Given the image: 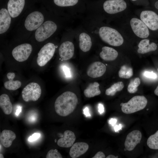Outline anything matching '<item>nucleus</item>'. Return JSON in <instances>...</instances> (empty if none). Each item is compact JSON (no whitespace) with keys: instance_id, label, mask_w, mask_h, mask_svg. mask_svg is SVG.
Returning a JSON list of instances; mask_svg holds the SVG:
<instances>
[{"instance_id":"obj_1","label":"nucleus","mask_w":158,"mask_h":158,"mask_svg":"<svg viewBox=\"0 0 158 158\" xmlns=\"http://www.w3.org/2000/svg\"><path fill=\"white\" fill-rule=\"evenodd\" d=\"M81 25L92 36L109 46L119 47L130 41L116 27L92 17L87 15Z\"/></svg>"},{"instance_id":"obj_2","label":"nucleus","mask_w":158,"mask_h":158,"mask_svg":"<svg viewBox=\"0 0 158 158\" xmlns=\"http://www.w3.org/2000/svg\"><path fill=\"white\" fill-rule=\"evenodd\" d=\"M119 29L130 41L150 38L152 34L144 23L134 13L129 12L109 23Z\"/></svg>"},{"instance_id":"obj_3","label":"nucleus","mask_w":158,"mask_h":158,"mask_svg":"<svg viewBox=\"0 0 158 158\" xmlns=\"http://www.w3.org/2000/svg\"><path fill=\"white\" fill-rule=\"evenodd\" d=\"M124 0H106L102 7L88 10L87 15L110 23L129 13Z\"/></svg>"},{"instance_id":"obj_4","label":"nucleus","mask_w":158,"mask_h":158,"mask_svg":"<svg viewBox=\"0 0 158 158\" xmlns=\"http://www.w3.org/2000/svg\"><path fill=\"white\" fill-rule=\"evenodd\" d=\"M72 19L58 16L49 13L47 18L41 25L33 33L32 37L37 42H43L54 37Z\"/></svg>"},{"instance_id":"obj_5","label":"nucleus","mask_w":158,"mask_h":158,"mask_svg":"<svg viewBox=\"0 0 158 158\" xmlns=\"http://www.w3.org/2000/svg\"><path fill=\"white\" fill-rule=\"evenodd\" d=\"M49 13L39 10L25 13L17 29L19 37H28V35L29 37L32 35L46 20Z\"/></svg>"},{"instance_id":"obj_6","label":"nucleus","mask_w":158,"mask_h":158,"mask_svg":"<svg viewBox=\"0 0 158 158\" xmlns=\"http://www.w3.org/2000/svg\"><path fill=\"white\" fill-rule=\"evenodd\" d=\"M78 101L75 94L71 91H66L59 96L55 100L54 106L56 112L61 116H68L74 110Z\"/></svg>"},{"instance_id":"obj_7","label":"nucleus","mask_w":158,"mask_h":158,"mask_svg":"<svg viewBox=\"0 0 158 158\" xmlns=\"http://www.w3.org/2000/svg\"><path fill=\"white\" fill-rule=\"evenodd\" d=\"M64 33L66 39L60 44L59 54L62 60L66 61L72 58L74 54L75 47L72 40L75 37V30L67 29Z\"/></svg>"},{"instance_id":"obj_8","label":"nucleus","mask_w":158,"mask_h":158,"mask_svg":"<svg viewBox=\"0 0 158 158\" xmlns=\"http://www.w3.org/2000/svg\"><path fill=\"white\" fill-rule=\"evenodd\" d=\"M134 13L146 25L152 34L158 32V13L145 9L137 11Z\"/></svg>"},{"instance_id":"obj_9","label":"nucleus","mask_w":158,"mask_h":158,"mask_svg":"<svg viewBox=\"0 0 158 158\" xmlns=\"http://www.w3.org/2000/svg\"><path fill=\"white\" fill-rule=\"evenodd\" d=\"M147 100L143 96H136L128 102L121 104V109L124 113L129 114L143 109L146 106Z\"/></svg>"},{"instance_id":"obj_10","label":"nucleus","mask_w":158,"mask_h":158,"mask_svg":"<svg viewBox=\"0 0 158 158\" xmlns=\"http://www.w3.org/2000/svg\"><path fill=\"white\" fill-rule=\"evenodd\" d=\"M75 30V37L78 40L79 49L83 52H88L91 49L94 38L81 25Z\"/></svg>"},{"instance_id":"obj_11","label":"nucleus","mask_w":158,"mask_h":158,"mask_svg":"<svg viewBox=\"0 0 158 158\" xmlns=\"http://www.w3.org/2000/svg\"><path fill=\"white\" fill-rule=\"evenodd\" d=\"M53 1L56 6L64 9L62 17L72 19L82 15L73 8L78 4L79 0H53Z\"/></svg>"},{"instance_id":"obj_12","label":"nucleus","mask_w":158,"mask_h":158,"mask_svg":"<svg viewBox=\"0 0 158 158\" xmlns=\"http://www.w3.org/2000/svg\"><path fill=\"white\" fill-rule=\"evenodd\" d=\"M56 46L53 43L49 42L44 45L38 53L37 62L40 66H45L53 57Z\"/></svg>"},{"instance_id":"obj_13","label":"nucleus","mask_w":158,"mask_h":158,"mask_svg":"<svg viewBox=\"0 0 158 158\" xmlns=\"http://www.w3.org/2000/svg\"><path fill=\"white\" fill-rule=\"evenodd\" d=\"M41 89L40 85L35 82H31L28 84L22 92V97L25 102L35 101L40 97Z\"/></svg>"},{"instance_id":"obj_14","label":"nucleus","mask_w":158,"mask_h":158,"mask_svg":"<svg viewBox=\"0 0 158 158\" xmlns=\"http://www.w3.org/2000/svg\"><path fill=\"white\" fill-rule=\"evenodd\" d=\"M32 50V45L29 43H24L14 48L12 54L17 61L22 62L26 60L31 54Z\"/></svg>"},{"instance_id":"obj_15","label":"nucleus","mask_w":158,"mask_h":158,"mask_svg":"<svg viewBox=\"0 0 158 158\" xmlns=\"http://www.w3.org/2000/svg\"><path fill=\"white\" fill-rule=\"evenodd\" d=\"M25 4V0H9L7 9L11 16L12 20L23 15Z\"/></svg>"},{"instance_id":"obj_16","label":"nucleus","mask_w":158,"mask_h":158,"mask_svg":"<svg viewBox=\"0 0 158 158\" xmlns=\"http://www.w3.org/2000/svg\"><path fill=\"white\" fill-rule=\"evenodd\" d=\"M142 137V133L139 130H134L129 133L127 135L124 143L126 149L128 151L133 150L140 143Z\"/></svg>"},{"instance_id":"obj_17","label":"nucleus","mask_w":158,"mask_h":158,"mask_svg":"<svg viewBox=\"0 0 158 158\" xmlns=\"http://www.w3.org/2000/svg\"><path fill=\"white\" fill-rule=\"evenodd\" d=\"M105 65L100 61H95L92 63L88 67L87 74L89 77L95 78L103 75L106 72Z\"/></svg>"},{"instance_id":"obj_18","label":"nucleus","mask_w":158,"mask_h":158,"mask_svg":"<svg viewBox=\"0 0 158 158\" xmlns=\"http://www.w3.org/2000/svg\"><path fill=\"white\" fill-rule=\"evenodd\" d=\"M12 19L7 9L0 10V34H5L10 28Z\"/></svg>"},{"instance_id":"obj_19","label":"nucleus","mask_w":158,"mask_h":158,"mask_svg":"<svg viewBox=\"0 0 158 158\" xmlns=\"http://www.w3.org/2000/svg\"><path fill=\"white\" fill-rule=\"evenodd\" d=\"M137 52L141 54H145L156 51L157 48V44L150 42V38L144 39L140 40L137 45Z\"/></svg>"},{"instance_id":"obj_20","label":"nucleus","mask_w":158,"mask_h":158,"mask_svg":"<svg viewBox=\"0 0 158 158\" xmlns=\"http://www.w3.org/2000/svg\"><path fill=\"white\" fill-rule=\"evenodd\" d=\"M118 56V51L115 48L108 46H104L99 53L100 57L106 61H111L116 59Z\"/></svg>"},{"instance_id":"obj_21","label":"nucleus","mask_w":158,"mask_h":158,"mask_svg":"<svg viewBox=\"0 0 158 158\" xmlns=\"http://www.w3.org/2000/svg\"><path fill=\"white\" fill-rule=\"evenodd\" d=\"M75 139L76 137L73 132L66 130L64 133L63 136L58 140L57 144L61 147H69L73 145Z\"/></svg>"},{"instance_id":"obj_22","label":"nucleus","mask_w":158,"mask_h":158,"mask_svg":"<svg viewBox=\"0 0 158 158\" xmlns=\"http://www.w3.org/2000/svg\"><path fill=\"white\" fill-rule=\"evenodd\" d=\"M89 145L87 143L82 142H77L71 146L69 154L72 158H76L85 153L88 150Z\"/></svg>"},{"instance_id":"obj_23","label":"nucleus","mask_w":158,"mask_h":158,"mask_svg":"<svg viewBox=\"0 0 158 158\" xmlns=\"http://www.w3.org/2000/svg\"><path fill=\"white\" fill-rule=\"evenodd\" d=\"M16 138V135L13 132L10 130H4L0 134V142L4 147H8L11 146Z\"/></svg>"},{"instance_id":"obj_24","label":"nucleus","mask_w":158,"mask_h":158,"mask_svg":"<svg viewBox=\"0 0 158 158\" xmlns=\"http://www.w3.org/2000/svg\"><path fill=\"white\" fill-rule=\"evenodd\" d=\"M0 107L5 114L9 115L11 113L13 106L7 95L4 94L0 95Z\"/></svg>"},{"instance_id":"obj_25","label":"nucleus","mask_w":158,"mask_h":158,"mask_svg":"<svg viewBox=\"0 0 158 158\" xmlns=\"http://www.w3.org/2000/svg\"><path fill=\"white\" fill-rule=\"evenodd\" d=\"M6 76L9 80L4 83V85L5 88L9 90H15L20 87L21 85V82L18 80H13L15 77L14 73H8Z\"/></svg>"},{"instance_id":"obj_26","label":"nucleus","mask_w":158,"mask_h":158,"mask_svg":"<svg viewBox=\"0 0 158 158\" xmlns=\"http://www.w3.org/2000/svg\"><path fill=\"white\" fill-rule=\"evenodd\" d=\"M99 86V84L97 82L90 83L84 91V94L85 97L91 98L100 95L101 92Z\"/></svg>"},{"instance_id":"obj_27","label":"nucleus","mask_w":158,"mask_h":158,"mask_svg":"<svg viewBox=\"0 0 158 158\" xmlns=\"http://www.w3.org/2000/svg\"><path fill=\"white\" fill-rule=\"evenodd\" d=\"M124 87V85L121 81L118 82L112 85L110 87L106 89L105 94L106 95L113 96L116 92L121 91Z\"/></svg>"},{"instance_id":"obj_28","label":"nucleus","mask_w":158,"mask_h":158,"mask_svg":"<svg viewBox=\"0 0 158 158\" xmlns=\"http://www.w3.org/2000/svg\"><path fill=\"white\" fill-rule=\"evenodd\" d=\"M133 71L132 68L126 65L121 66L119 71V77L121 78H129L133 75Z\"/></svg>"},{"instance_id":"obj_29","label":"nucleus","mask_w":158,"mask_h":158,"mask_svg":"<svg viewBox=\"0 0 158 158\" xmlns=\"http://www.w3.org/2000/svg\"><path fill=\"white\" fill-rule=\"evenodd\" d=\"M147 143L150 148L158 150V130L148 138Z\"/></svg>"},{"instance_id":"obj_30","label":"nucleus","mask_w":158,"mask_h":158,"mask_svg":"<svg viewBox=\"0 0 158 158\" xmlns=\"http://www.w3.org/2000/svg\"><path fill=\"white\" fill-rule=\"evenodd\" d=\"M140 83V79L138 77L132 80L130 82L127 87L128 91L130 93H134L138 90V87Z\"/></svg>"},{"instance_id":"obj_31","label":"nucleus","mask_w":158,"mask_h":158,"mask_svg":"<svg viewBox=\"0 0 158 158\" xmlns=\"http://www.w3.org/2000/svg\"><path fill=\"white\" fill-rule=\"evenodd\" d=\"M46 158H62L61 154L56 150H51L47 152Z\"/></svg>"},{"instance_id":"obj_32","label":"nucleus","mask_w":158,"mask_h":158,"mask_svg":"<svg viewBox=\"0 0 158 158\" xmlns=\"http://www.w3.org/2000/svg\"><path fill=\"white\" fill-rule=\"evenodd\" d=\"M145 77L150 79H155L157 77V75L153 71H145L143 73Z\"/></svg>"},{"instance_id":"obj_33","label":"nucleus","mask_w":158,"mask_h":158,"mask_svg":"<svg viewBox=\"0 0 158 158\" xmlns=\"http://www.w3.org/2000/svg\"><path fill=\"white\" fill-rule=\"evenodd\" d=\"M62 68L66 76L68 78L71 77V72L69 68L64 65L63 66Z\"/></svg>"},{"instance_id":"obj_34","label":"nucleus","mask_w":158,"mask_h":158,"mask_svg":"<svg viewBox=\"0 0 158 158\" xmlns=\"http://www.w3.org/2000/svg\"><path fill=\"white\" fill-rule=\"evenodd\" d=\"M40 135V134L39 133H35L29 137L28 140L30 142L34 141L38 139Z\"/></svg>"},{"instance_id":"obj_35","label":"nucleus","mask_w":158,"mask_h":158,"mask_svg":"<svg viewBox=\"0 0 158 158\" xmlns=\"http://www.w3.org/2000/svg\"><path fill=\"white\" fill-rule=\"evenodd\" d=\"M105 156L104 154L101 151H99L92 157V158H104Z\"/></svg>"},{"instance_id":"obj_36","label":"nucleus","mask_w":158,"mask_h":158,"mask_svg":"<svg viewBox=\"0 0 158 158\" xmlns=\"http://www.w3.org/2000/svg\"><path fill=\"white\" fill-rule=\"evenodd\" d=\"M99 111L100 114L103 113L104 111V108L102 104H99L98 106Z\"/></svg>"},{"instance_id":"obj_37","label":"nucleus","mask_w":158,"mask_h":158,"mask_svg":"<svg viewBox=\"0 0 158 158\" xmlns=\"http://www.w3.org/2000/svg\"><path fill=\"white\" fill-rule=\"evenodd\" d=\"M117 120L114 118H111L109 121V123L111 124L113 126H114L117 122Z\"/></svg>"},{"instance_id":"obj_38","label":"nucleus","mask_w":158,"mask_h":158,"mask_svg":"<svg viewBox=\"0 0 158 158\" xmlns=\"http://www.w3.org/2000/svg\"><path fill=\"white\" fill-rule=\"evenodd\" d=\"M122 127V125L120 124L119 125H116L114 127V129L115 132H117L121 129Z\"/></svg>"},{"instance_id":"obj_39","label":"nucleus","mask_w":158,"mask_h":158,"mask_svg":"<svg viewBox=\"0 0 158 158\" xmlns=\"http://www.w3.org/2000/svg\"><path fill=\"white\" fill-rule=\"evenodd\" d=\"M84 114L86 116H90V115L88 112V109L87 108H85L84 110Z\"/></svg>"},{"instance_id":"obj_40","label":"nucleus","mask_w":158,"mask_h":158,"mask_svg":"<svg viewBox=\"0 0 158 158\" xmlns=\"http://www.w3.org/2000/svg\"><path fill=\"white\" fill-rule=\"evenodd\" d=\"M21 111V107H19L16 112V114L17 115H18L20 113V112Z\"/></svg>"},{"instance_id":"obj_41","label":"nucleus","mask_w":158,"mask_h":158,"mask_svg":"<svg viewBox=\"0 0 158 158\" xmlns=\"http://www.w3.org/2000/svg\"><path fill=\"white\" fill-rule=\"evenodd\" d=\"M107 158H118V156H115L112 154H110L107 157Z\"/></svg>"},{"instance_id":"obj_42","label":"nucleus","mask_w":158,"mask_h":158,"mask_svg":"<svg viewBox=\"0 0 158 158\" xmlns=\"http://www.w3.org/2000/svg\"><path fill=\"white\" fill-rule=\"evenodd\" d=\"M154 94L158 96V85L154 91Z\"/></svg>"},{"instance_id":"obj_43","label":"nucleus","mask_w":158,"mask_h":158,"mask_svg":"<svg viewBox=\"0 0 158 158\" xmlns=\"http://www.w3.org/2000/svg\"><path fill=\"white\" fill-rule=\"evenodd\" d=\"M155 8L158 10V1L156 2L154 4Z\"/></svg>"},{"instance_id":"obj_44","label":"nucleus","mask_w":158,"mask_h":158,"mask_svg":"<svg viewBox=\"0 0 158 158\" xmlns=\"http://www.w3.org/2000/svg\"><path fill=\"white\" fill-rule=\"evenodd\" d=\"M0 158H4V156L1 154H0Z\"/></svg>"},{"instance_id":"obj_45","label":"nucleus","mask_w":158,"mask_h":158,"mask_svg":"<svg viewBox=\"0 0 158 158\" xmlns=\"http://www.w3.org/2000/svg\"><path fill=\"white\" fill-rule=\"evenodd\" d=\"M131 0L133 1H137L138 0Z\"/></svg>"},{"instance_id":"obj_46","label":"nucleus","mask_w":158,"mask_h":158,"mask_svg":"<svg viewBox=\"0 0 158 158\" xmlns=\"http://www.w3.org/2000/svg\"><path fill=\"white\" fill-rule=\"evenodd\" d=\"M157 71H158V68L157 69Z\"/></svg>"}]
</instances>
